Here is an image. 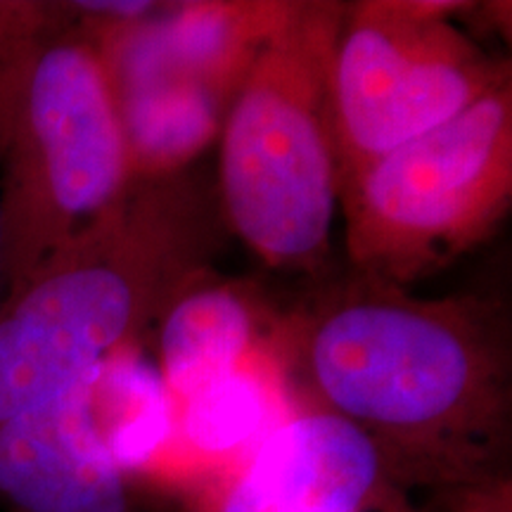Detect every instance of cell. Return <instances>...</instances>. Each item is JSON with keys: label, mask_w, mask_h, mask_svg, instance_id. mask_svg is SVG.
<instances>
[{"label": "cell", "mask_w": 512, "mask_h": 512, "mask_svg": "<svg viewBox=\"0 0 512 512\" xmlns=\"http://www.w3.org/2000/svg\"><path fill=\"white\" fill-rule=\"evenodd\" d=\"M297 363L318 411L351 422L387 484L458 501L510 482V342L482 297H413L356 275L304 318Z\"/></svg>", "instance_id": "obj_1"}, {"label": "cell", "mask_w": 512, "mask_h": 512, "mask_svg": "<svg viewBox=\"0 0 512 512\" xmlns=\"http://www.w3.org/2000/svg\"><path fill=\"white\" fill-rule=\"evenodd\" d=\"M223 226L216 188L190 169L133 178L0 302V427L133 349L188 287L209 278Z\"/></svg>", "instance_id": "obj_2"}, {"label": "cell", "mask_w": 512, "mask_h": 512, "mask_svg": "<svg viewBox=\"0 0 512 512\" xmlns=\"http://www.w3.org/2000/svg\"><path fill=\"white\" fill-rule=\"evenodd\" d=\"M347 3L287 0L221 124L223 219L264 264L318 273L339 209L330 74Z\"/></svg>", "instance_id": "obj_3"}, {"label": "cell", "mask_w": 512, "mask_h": 512, "mask_svg": "<svg viewBox=\"0 0 512 512\" xmlns=\"http://www.w3.org/2000/svg\"><path fill=\"white\" fill-rule=\"evenodd\" d=\"M131 181L100 50L67 3H48L24 64L0 176L3 297L112 207Z\"/></svg>", "instance_id": "obj_4"}, {"label": "cell", "mask_w": 512, "mask_h": 512, "mask_svg": "<svg viewBox=\"0 0 512 512\" xmlns=\"http://www.w3.org/2000/svg\"><path fill=\"white\" fill-rule=\"evenodd\" d=\"M512 204V76L339 197L356 275L408 287L482 245Z\"/></svg>", "instance_id": "obj_5"}, {"label": "cell", "mask_w": 512, "mask_h": 512, "mask_svg": "<svg viewBox=\"0 0 512 512\" xmlns=\"http://www.w3.org/2000/svg\"><path fill=\"white\" fill-rule=\"evenodd\" d=\"M458 3H347L330 74L339 197L396 147L425 136L510 79L453 22Z\"/></svg>", "instance_id": "obj_6"}, {"label": "cell", "mask_w": 512, "mask_h": 512, "mask_svg": "<svg viewBox=\"0 0 512 512\" xmlns=\"http://www.w3.org/2000/svg\"><path fill=\"white\" fill-rule=\"evenodd\" d=\"M88 377L0 427L5 512H169L107 453L91 415Z\"/></svg>", "instance_id": "obj_7"}, {"label": "cell", "mask_w": 512, "mask_h": 512, "mask_svg": "<svg viewBox=\"0 0 512 512\" xmlns=\"http://www.w3.org/2000/svg\"><path fill=\"white\" fill-rule=\"evenodd\" d=\"M394 494L366 434L339 415L311 411L256 444L219 512H375Z\"/></svg>", "instance_id": "obj_8"}, {"label": "cell", "mask_w": 512, "mask_h": 512, "mask_svg": "<svg viewBox=\"0 0 512 512\" xmlns=\"http://www.w3.org/2000/svg\"><path fill=\"white\" fill-rule=\"evenodd\" d=\"M166 392L190 399L240 368L254 337V313L235 287L209 278L188 287L157 323Z\"/></svg>", "instance_id": "obj_9"}, {"label": "cell", "mask_w": 512, "mask_h": 512, "mask_svg": "<svg viewBox=\"0 0 512 512\" xmlns=\"http://www.w3.org/2000/svg\"><path fill=\"white\" fill-rule=\"evenodd\" d=\"M88 403L107 453L131 475L155 458L174 430L162 375L133 349L112 356L88 377Z\"/></svg>", "instance_id": "obj_10"}, {"label": "cell", "mask_w": 512, "mask_h": 512, "mask_svg": "<svg viewBox=\"0 0 512 512\" xmlns=\"http://www.w3.org/2000/svg\"><path fill=\"white\" fill-rule=\"evenodd\" d=\"M268 399L254 375L219 377L183 401L181 432L192 451L226 456L266 437Z\"/></svg>", "instance_id": "obj_11"}, {"label": "cell", "mask_w": 512, "mask_h": 512, "mask_svg": "<svg viewBox=\"0 0 512 512\" xmlns=\"http://www.w3.org/2000/svg\"><path fill=\"white\" fill-rule=\"evenodd\" d=\"M48 17V3L0 0V176L24 64ZM0 292H3V223H0Z\"/></svg>", "instance_id": "obj_12"}, {"label": "cell", "mask_w": 512, "mask_h": 512, "mask_svg": "<svg viewBox=\"0 0 512 512\" xmlns=\"http://www.w3.org/2000/svg\"><path fill=\"white\" fill-rule=\"evenodd\" d=\"M451 512H512V486L510 482H503L491 489L467 494L453 501Z\"/></svg>", "instance_id": "obj_13"}]
</instances>
